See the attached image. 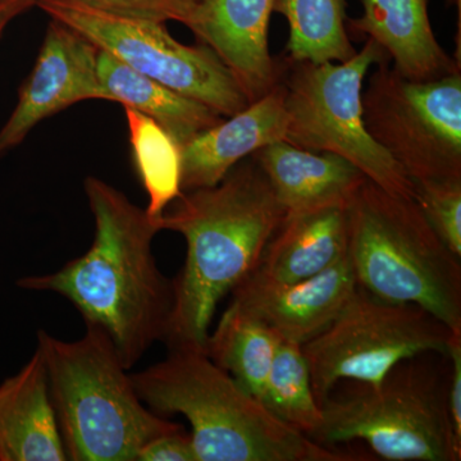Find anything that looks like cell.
I'll list each match as a JSON object with an SVG mask.
<instances>
[{
	"mask_svg": "<svg viewBox=\"0 0 461 461\" xmlns=\"http://www.w3.org/2000/svg\"><path fill=\"white\" fill-rule=\"evenodd\" d=\"M85 194L95 223L89 250L17 286L68 300L85 324L107 333L130 371L151 346L165 342L171 321L173 280L158 268L151 249L160 229L147 209L100 178L87 177Z\"/></svg>",
	"mask_w": 461,
	"mask_h": 461,
	"instance_id": "6da1fadb",
	"label": "cell"
},
{
	"mask_svg": "<svg viewBox=\"0 0 461 461\" xmlns=\"http://www.w3.org/2000/svg\"><path fill=\"white\" fill-rule=\"evenodd\" d=\"M285 215L253 154L214 186L182 191L154 218L160 230L180 233L186 241V259L173 278L168 348L204 350L218 303L256 271Z\"/></svg>",
	"mask_w": 461,
	"mask_h": 461,
	"instance_id": "7a4b0ae2",
	"label": "cell"
},
{
	"mask_svg": "<svg viewBox=\"0 0 461 461\" xmlns=\"http://www.w3.org/2000/svg\"><path fill=\"white\" fill-rule=\"evenodd\" d=\"M150 411L189 420L198 461H357V454L324 447L276 420L262 402L193 346L131 375Z\"/></svg>",
	"mask_w": 461,
	"mask_h": 461,
	"instance_id": "3957f363",
	"label": "cell"
},
{
	"mask_svg": "<svg viewBox=\"0 0 461 461\" xmlns=\"http://www.w3.org/2000/svg\"><path fill=\"white\" fill-rule=\"evenodd\" d=\"M85 327L75 341L38 332L67 460L136 461L151 438L182 426L142 402L107 333Z\"/></svg>",
	"mask_w": 461,
	"mask_h": 461,
	"instance_id": "277c9868",
	"label": "cell"
},
{
	"mask_svg": "<svg viewBox=\"0 0 461 461\" xmlns=\"http://www.w3.org/2000/svg\"><path fill=\"white\" fill-rule=\"evenodd\" d=\"M448 377L447 353L426 351L397 363L377 384H336L321 403L323 420L312 439L330 448L362 442L381 460L460 461Z\"/></svg>",
	"mask_w": 461,
	"mask_h": 461,
	"instance_id": "5b68a950",
	"label": "cell"
},
{
	"mask_svg": "<svg viewBox=\"0 0 461 461\" xmlns=\"http://www.w3.org/2000/svg\"><path fill=\"white\" fill-rule=\"evenodd\" d=\"M348 256L357 287L420 306L461 332V258L436 235L415 199L366 178L348 203Z\"/></svg>",
	"mask_w": 461,
	"mask_h": 461,
	"instance_id": "8992f818",
	"label": "cell"
},
{
	"mask_svg": "<svg viewBox=\"0 0 461 461\" xmlns=\"http://www.w3.org/2000/svg\"><path fill=\"white\" fill-rule=\"evenodd\" d=\"M384 60L390 58L371 39L342 63L287 59L280 78L288 115L285 141L305 150L338 154L387 193L414 199L411 178L364 123V78L372 66Z\"/></svg>",
	"mask_w": 461,
	"mask_h": 461,
	"instance_id": "52a82bcc",
	"label": "cell"
},
{
	"mask_svg": "<svg viewBox=\"0 0 461 461\" xmlns=\"http://www.w3.org/2000/svg\"><path fill=\"white\" fill-rule=\"evenodd\" d=\"M375 66L362 96L366 131L412 185L461 181V72L415 81L390 60Z\"/></svg>",
	"mask_w": 461,
	"mask_h": 461,
	"instance_id": "ba28073f",
	"label": "cell"
},
{
	"mask_svg": "<svg viewBox=\"0 0 461 461\" xmlns=\"http://www.w3.org/2000/svg\"><path fill=\"white\" fill-rule=\"evenodd\" d=\"M455 330L414 304L357 287L335 321L302 345L317 402L339 382L377 384L397 363L426 351L447 353Z\"/></svg>",
	"mask_w": 461,
	"mask_h": 461,
	"instance_id": "9c48e42d",
	"label": "cell"
},
{
	"mask_svg": "<svg viewBox=\"0 0 461 461\" xmlns=\"http://www.w3.org/2000/svg\"><path fill=\"white\" fill-rule=\"evenodd\" d=\"M51 20L65 23L99 50L203 103L223 117L250 104L229 67L208 45L187 47L172 38L165 23L108 14L78 0H36Z\"/></svg>",
	"mask_w": 461,
	"mask_h": 461,
	"instance_id": "30bf717a",
	"label": "cell"
},
{
	"mask_svg": "<svg viewBox=\"0 0 461 461\" xmlns=\"http://www.w3.org/2000/svg\"><path fill=\"white\" fill-rule=\"evenodd\" d=\"M98 48L74 29L51 20L38 60L17 107L0 130V157L17 147L45 118L89 99H104Z\"/></svg>",
	"mask_w": 461,
	"mask_h": 461,
	"instance_id": "8fae6325",
	"label": "cell"
},
{
	"mask_svg": "<svg viewBox=\"0 0 461 461\" xmlns=\"http://www.w3.org/2000/svg\"><path fill=\"white\" fill-rule=\"evenodd\" d=\"M357 290L348 256L327 271L296 282H277L253 271L230 291V303L285 341L303 345L338 318Z\"/></svg>",
	"mask_w": 461,
	"mask_h": 461,
	"instance_id": "7c38bea8",
	"label": "cell"
},
{
	"mask_svg": "<svg viewBox=\"0 0 461 461\" xmlns=\"http://www.w3.org/2000/svg\"><path fill=\"white\" fill-rule=\"evenodd\" d=\"M275 0H199L189 29L229 67L249 102L280 81L282 63L269 51Z\"/></svg>",
	"mask_w": 461,
	"mask_h": 461,
	"instance_id": "4fadbf2b",
	"label": "cell"
},
{
	"mask_svg": "<svg viewBox=\"0 0 461 461\" xmlns=\"http://www.w3.org/2000/svg\"><path fill=\"white\" fill-rule=\"evenodd\" d=\"M287 126L280 80L262 98L200 132L182 147V191L214 186L245 158L273 142L285 141Z\"/></svg>",
	"mask_w": 461,
	"mask_h": 461,
	"instance_id": "5bb4252c",
	"label": "cell"
},
{
	"mask_svg": "<svg viewBox=\"0 0 461 461\" xmlns=\"http://www.w3.org/2000/svg\"><path fill=\"white\" fill-rule=\"evenodd\" d=\"M348 27L378 44L403 77L429 81L461 72L430 26L429 0H363V14Z\"/></svg>",
	"mask_w": 461,
	"mask_h": 461,
	"instance_id": "9a60e30c",
	"label": "cell"
},
{
	"mask_svg": "<svg viewBox=\"0 0 461 461\" xmlns=\"http://www.w3.org/2000/svg\"><path fill=\"white\" fill-rule=\"evenodd\" d=\"M254 157L286 214L348 205L366 180L357 166L338 154L305 150L287 141L273 142Z\"/></svg>",
	"mask_w": 461,
	"mask_h": 461,
	"instance_id": "2e32d148",
	"label": "cell"
},
{
	"mask_svg": "<svg viewBox=\"0 0 461 461\" xmlns=\"http://www.w3.org/2000/svg\"><path fill=\"white\" fill-rule=\"evenodd\" d=\"M65 445L38 348L0 384V461H63Z\"/></svg>",
	"mask_w": 461,
	"mask_h": 461,
	"instance_id": "e0dca14e",
	"label": "cell"
},
{
	"mask_svg": "<svg viewBox=\"0 0 461 461\" xmlns=\"http://www.w3.org/2000/svg\"><path fill=\"white\" fill-rule=\"evenodd\" d=\"M348 204L286 214L256 271L277 282H296L327 271L348 256Z\"/></svg>",
	"mask_w": 461,
	"mask_h": 461,
	"instance_id": "ac0fdd59",
	"label": "cell"
},
{
	"mask_svg": "<svg viewBox=\"0 0 461 461\" xmlns=\"http://www.w3.org/2000/svg\"><path fill=\"white\" fill-rule=\"evenodd\" d=\"M98 77L105 100L118 102L156 121L181 149L200 132L222 122L223 115L176 93L98 50Z\"/></svg>",
	"mask_w": 461,
	"mask_h": 461,
	"instance_id": "d6986e66",
	"label": "cell"
},
{
	"mask_svg": "<svg viewBox=\"0 0 461 461\" xmlns=\"http://www.w3.org/2000/svg\"><path fill=\"white\" fill-rule=\"evenodd\" d=\"M281 339L256 318L230 303L213 332L205 354L259 400Z\"/></svg>",
	"mask_w": 461,
	"mask_h": 461,
	"instance_id": "ffe728a7",
	"label": "cell"
},
{
	"mask_svg": "<svg viewBox=\"0 0 461 461\" xmlns=\"http://www.w3.org/2000/svg\"><path fill=\"white\" fill-rule=\"evenodd\" d=\"M273 12L286 18L291 62L342 63L357 54L346 30L345 0H275Z\"/></svg>",
	"mask_w": 461,
	"mask_h": 461,
	"instance_id": "44dd1931",
	"label": "cell"
},
{
	"mask_svg": "<svg viewBox=\"0 0 461 461\" xmlns=\"http://www.w3.org/2000/svg\"><path fill=\"white\" fill-rule=\"evenodd\" d=\"M133 163L147 191L148 214L159 218L182 194L181 147L156 121L124 107Z\"/></svg>",
	"mask_w": 461,
	"mask_h": 461,
	"instance_id": "7402d4cb",
	"label": "cell"
},
{
	"mask_svg": "<svg viewBox=\"0 0 461 461\" xmlns=\"http://www.w3.org/2000/svg\"><path fill=\"white\" fill-rule=\"evenodd\" d=\"M260 402L276 420L311 439L320 429L323 417L302 345L281 339Z\"/></svg>",
	"mask_w": 461,
	"mask_h": 461,
	"instance_id": "603a6c76",
	"label": "cell"
},
{
	"mask_svg": "<svg viewBox=\"0 0 461 461\" xmlns=\"http://www.w3.org/2000/svg\"><path fill=\"white\" fill-rule=\"evenodd\" d=\"M414 191L427 222L446 247L461 258V181L414 185Z\"/></svg>",
	"mask_w": 461,
	"mask_h": 461,
	"instance_id": "cb8c5ba5",
	"label": "cell"
},
{
	"mask_svg": "<svg viewBox=\"0 0 461 461\" xmlns=\"http://www.w3.org/2000/svg\"><path fill=\"white\" fill-rule=\"evenodd\" d=\"M90 7L139 20L177 21L190 27L198 8V0H78Z\"/></svg>",
	"mask_w": 461,
	"mask_h": 461,
	"instance_id": "d4e9b609",
	"label": "cell"
},
{
	"mask_svg": "<svg viewBox=\"0 0 461 461\" xmlns=\"http://www.w3.org/2000/svg\"><path fill=\"white\" fill-rule=\"evenodd\" d=\"M136 461H198L190 433L180 429L163 433L142 446Z\"/></svg>",
	"mask_w": 461,
	"mask_h": 461,
	"instance_id": "484cf974",
	"label": "cell"
},
{
	"mask_svg": "<svg viewBox=\"0 0 461 461\" xmlns=\"http://www.w3.org/2000/svg\"><path fill=\"white\" fill-rule=\"evenodd\" d=\"M450 359L448 409L455 435L461 441V332L455 333L447 348Z\"/></svg>",
	"mask_w": 461,
	"mask_h": 461,
	"instance_id": "4316f807",
	"label": "cell"
},
{
	"mask_svg": "<svg viewBox=\"0 0 461 461\" xmlns=\"http://www.w3.org/2000/svg\"><path fill=\"white\" fill-rule=\"evenodd\" d=\"M35 2L36 0H0V32L12 18L25 11L30 5H35Z\"/></svg>",
	"mask_w": 461,
	"mask_h": 461,
	"instance_id": "83f0119b",
	"label": "cell"
},
{
	"mask_svg": "<svg viewBox=\"0 0 461 461\" xmlns=\"http://www.w3.org/2000/svg\"><path fill=\"white\" fill-rule=\"evenodd\" d=\"M447 2L448 5H455V7H457V11H459V17L461 14V0H446Z\"/></svg>",
	"mask_w": 461,
	"mask_h": 461,
	"instance_id": "f1b7e54d",
	"label": "cell"
},
{
	"mask_svg": "<svg viewBox=\"0 0 461 461\" xmlns=\"http://www.w3.org/2000/svg\"><path fill=\"white\" fill-rule=\"evenodd\" d=\"M198 2H199V0H198Z\"/></svg>",
	"mask_w": 461,
	"mask_h": 461,
	"instance_id": "f546056e",
	"label": "cell"
}]
</instances>
